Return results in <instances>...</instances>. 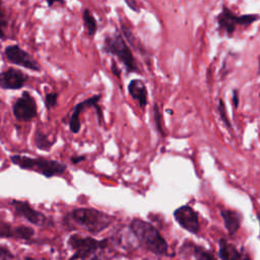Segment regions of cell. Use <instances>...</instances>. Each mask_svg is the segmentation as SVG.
<instances>
[{
    "mask_svg": "<svg viewBox=\"0 0 260 260\" xmlns=\"http://www.w3.org/2000/svg\"><path fill=\"white\" fill-rule=\"evenodd\" d=\"M114 219V216L95 208L81 207L68 212L64 217V223L70 228H81L96 235L109 228Z\"/></svg>",
    "mask_w": 260,
    "mask_h": 260,
    "instance_id": "6da1fadb",
    "label": "cell"
},
{
    "mask_svg": "<svg viewBox=\"0 0 260 260\" xmlns=\"http://www.w3.org/2000/svg\"><path fill=\"white\" fill-rule=\"evenodd\" d=\"M129 228L144 249L158 256L168 254V243L151 223L140 218H133Z\"/></svg>",
    "mask_w": 260,
    "mask_h": 260,
    "instance_id": "7a4b0ae2",
    "label": "cell"
},
{
    "mask_svg": "<svg viewBox=\"0 0 260 260\" xmlns=\"http://www.w3.org/2000/svg\"><path fill=\"white\" fill-rule=\"evenodd\" d=\"M102 49L103 52L117 57L128 73L139 71L138 64L132 54V51L121 32L116 31L114 34L107 35L104 39Z\"/></svg>",
    "mask_w": 260,
    "mask_h": 260,
    "instance_id": "3957f363",
    "label": "cell"
},
{
    "mask_svg": "<svg viewBox=\"0 0 260 260\" xmlns=\"http://www.w3.org/2000/svg\"><path fill=\"white\" fill-rule=\"evenodd\" d=\"M11 161L23 170L38 172L47 178L61 175L67 169L66 165L58 160L48 159L45 157H29L16 154L11 156Z\"/></svg>",
    "mask_w": 260,
    "mask_h": 260,
    "instance_id": "277c9868",
    "label": "cell"
},
{
    "mask_svg": "<svg viewBox=\"0 0 260 260\" xmlns=\"http://www.w3.org/2000/svg\"><path fill=\"white\" fill-rule=\"evenodd\" d=\"M68 245L71 249L75 250V253L69 260H101L98 252L108 246V240L98 241L90 237H82L75 234L69 237Z\"/></svg>",
    "mask_w": 260,
    "mask_h": 260,
    "instance_id": "5b68a950",
    "label": "cell"
},
{
    "mask_svg": "<svg viewBox=\"0 0 260 260\" xmlns=\"http://www.w3.org/2000/svg\"><path fill=\"white\" fill-rule=\"evenodd\" d=\"M258 19H259L258 14L237 15L229 7L223 5L221 12L216 16L217 29L220 34L223 32L228 37H233L237 25L249 26L253 22L257 21Z\"/></svg>",
    "mask_w": 260,
    "mask_h": 260,
    "instance_id": "8992f818",
    "label": "cell"
},
{
    "mask_svg": "<svg viewBox=\"0 0 260 260\" xmlns=\"http://www.w3.org/2000/svg\"><path fill=\"white\" fill-rule=\"evenodd\" d=\"M13 114L17 120L29 121L37 116V105L35 99L27 92L23 91L12 107Z\"/></svg>",
    "mask_w": 260,
    "mask_h": 260,
    "instance_id": "52a82bcc",
    "label": "cell"
},
{
    "mask_svg": "<svg viewBox=\"0 0 260 260\" xmlns=\"http://www.w3.org/2000/svg\"><path fill=\"white\" fill-rule=\"evenodd\" d=\"M176 221L187 232L197 234L200 229L198 213L189 205H183L174 211Z\"/></svg>",
    "mask_w": 260,
    "mask_h": 260,
    "instance_id": "ba28073f",
    "label": "cell"
},
{
    "mask_svg": "<svg viewBox=\"0 0 260 260\" xmlns=\"http://www.w3.org/2000/svg\"><path fill=\"white\" fill-rule=\"evenodd\" d=\"M4 53L6 58L13 64L20 65L24 68H27L34 71L40 70V65L32 58V56L29 55L27 52H25L23 49H21L17 45H11L6 47Z\"/></svg>",
    "mask_w": 260,
    "mask_h": 260,
    "instance_id": "9c48e42d",
    "label": "cell"
},
{
    "mask_svg": "<svg viewBox=\"0 0 260 260\" xmlns=\"http://www.w3.org/2000/svg\"><path fill=\"white\" fill-rule=\"evenodd\" d=\"M102 95L101 94H95L92 95L91 98H88L86 100H84L83 102H80L79 104H77L72 112V115L69 119V128L70 131L72 133H77L80 130V120H79V115L81 114V112L86 109V108H90L93 107L96 111V113L99 114V119L102 120L103 119V113H102V109L99 105V101L101 100Z\"/></svg>",
    "mask_w": 260,
    "mask_h": 260,
    "instance_id": "30bf717a",
    "label": "cell"
},
{
    "mask_svg": "<svg viewBox=\"0 0 260 260\" xmlns=\"http://www.w3.org/2000/svg\"><path fill=\"white\" fill-rule=\"evenodd\" d=\"M12 206L15 210V212L21 216L24 217L29 222L36 224V225H45L49 221L48 218L40 211L34 209L27 202L25 201H19V200H13Z\"/></svg>",
    "mask_w": 260,
    "mask_h": 260,
    "instance_id": "8fae6325",
    "label": "cell"
},
{
    "mask_svg": "<svg viewBox=\"0 0 260 260\" xmlns=\"http://www.w3.org/2000/svg\"><path fill=\"white\" fill-rule=\"evenodd\" d=\"M27 76L20 70L15 68H8L0 72V86L4 89H18L21 88Z\"/></svg>",
    "mask_w": 260,
    "mask_h": 260,
    "instance_id": "7c38bea8",
    "label": "cell"
},
{
    "mask_svg": "<svg viewBox=\"0 0 260 260\" xmlns=\"http://www.w3.org/2000/svg\"><path fill=\"white\" fill-rule=\"evenodd\" d=\"M218 245V254L221 260H251L244 249L238 250L236 246L229 243L224 239H220Z\"/></svg>",
    "mask_w": 260,
    "mask_h": 260,
    "instance_id": "4fadbf2b",
    "label": "cell"
},
{
    "mask_svg": "<svg viewBox=\"0 0 260 260\" xmlns=\"http://www.w3.org/2000/svg\"><path fill=\"white\" fill-rule=\"evenodd\" d=\"M128 91L140 108L143 109L147 105V89L141 79H132L128 84Z\"/></svg>",
    "mask_w": 260,
    "mask_h": 260,
    "instance_id": "5bb4252c",
    "label": "cell"
},
{
    "mask_svg": "<svg viewBox=\"0 0 260 260\" xmlns=\"http://www.w3.org/2000/svg\"><path fill=\"white\" fill-rule=\"evenodd\" d=\"M220 215L223 219L224 226L228 230L229 234L231 236L235 235L238 230L240 229L241 221H242V216L239 212L231 209H222L220 211Z\"/></svg>",
    "mask_w": 260,
    "mask_h": 260,
    "instance_id": "9a60e30c",
    "label": "cell"
},
{
    "mask_svg": "<svg viewBox=\"0 0 260 260\" xmlns=\"http://www.w3.org/2000/svg\"><path fill=\"white\" fill-rule=\"evenodd\" d=\"M82 18H83L84 25L87 29L88 36H90V37L94 36V34L98 29V23H96L94 16L91 13V11L89 9H84L82 12Z\"/></svg>",
    "mask_w": 260,
    "mask_h": 260,
    "instance_id": "2e32d148",
    "label": "cell"
},
{
    "mask_svg": "<svg viewBox=\"0 0 260 260\" xmlns=\"http://www.w3.org/2000/svg\"><path fill=\"white\" fill-rule=\"evenodd\" d=\"M35 144L38 148L44 149V150H49L51 146L54 144V140H50L49 137L44 134L41 131L36 132V137H35Z\"/></svg>",
    "mask_w": 260,
    "mask_h": 260,
    "instance_id": "e0dca14e",
    "label": "cell"
},
{
    "mask_svg": "<svg viewBox=\"0 0 260 260\" xmlns=\"http://www.w3.org/2000/svg\"><path fill=\"white\" fill-rule=\"evenodd\" d=\"M0 238H16V226L0 220Z\"/></svg>",
    "mask_w": 260,
    "mask_h": 260,
    "instance_id": "ac0fdd59",
    "label": "cell"
},
{
    "mask_svg": "<svg viewBox=\"0 0 260 260\" xmlns=\"http://www.w3.org/2000/svg\"><path fill=\"white\" fill-rule=\"evenodd\" d=\"M193 252L195 260H216V258L204 248L199 246H193Z\"/></svg>",
    "mask_w": 260,
    "mask_h": 260,
    "instance_id": "d6986e66",
    "label": "cell"
},
{
    "mask_svg": "<svg viewBox=\"0 0 260 260\" xmlns=\"http://www.w3.org/2000/svg\"><path fill=\"white\" fill-rule=\"evenodd\" d=\"M153 117H154V123H155V127L157 129V131L160 133L161 136H165V132H164V122H162V117H161V113L159 111V108L157 106V104H154L153 106Z\"/></svg>",
    "mask_w": 260,
    "mask_h": 260,
    "instance_id": "ffe728a7",
    "label": "cell"
},
{
    "mask_svg": "<svg viewBox=\"0 0 260 260\" xmlns=\"http://www.w3.org/2000/svg\"><path fill=\"white\" fill-rule=\"evenodd\" d=\"M217 109H218V114H219V118L221 119V121L224 123L225 127L231 129L232 128V125H231V122L228 118V115H226V110H225V106H224V103L221 99L218 100V106H217Z\"/></svg>",
    "mask_w": 260,
    "mask_h": 260,
    "instance_id": "44dd1931",
    "label": "cell"
},
{
    "mask_svg": "<svg viewBox=\"0 0 260 260\" xmlns=\"http://www.w3.org/2000/svg\"><path fill=\"white\" fill-rule=\"evenodd\" d=\"M57 99H58V93L57 92H50L46 94L45 98V104L48 110L54 108L57 105Z\"/></svg>",
    "mask_w": 260,
    "mask_h": 260,
    "instance_id": "7402d4cb",
    "label": "cell"
},
{
    "mask_svg": "<svg viewBox=\"0 0 260 260\" xmlns=\"http://www.w3.org/2000/svg\"><path fill=\"white\" fill-rule=\"evenodd\" d=\"M5 26H6V21H5V17H4V12L1 8V0H0V39L5 38V34H4Z\"/></svg>",
    "mask_w": 260,
    "mask_h": 260,
    "instance_id": "603a6c76",
    "label": "cell"
},
{
    "mask_svg": "<svg viewBox=\"0 0 260 260\" xmlns=\"http://www.w3.org/2000/svg\"><path fill=\"white\" fill-rule=\"evenodd\" d=\"M13 258L11 252L3 246H0V260H11Z\"/></svg>",
    "mask_w": 260,
    "mask_h": 260,
    "instance_id": "cb8c5ba5",
    "label": "cell"
},
{
    "mask_svg": "<svg viewBox=\"0 0 260 260\" xmlns=\"http://www.w3.org/2000/svg\"><path fill=\"white\" fill-rule=\"evenodd\" d=\"M126 4L133 10V11H139V8H137V3L135 0H124Z\"/></svg>",
    "mask_w": 260,
    "mask_h": 260,
    "instance_id": "d4e9b609",
    "label": "cell"
},
{
    "mask_svg": "<svg viewBox=\"0 0 260 260\" xmlns=\"http://www.w3.org/2000/svg\"><path fill=\"white\" fill-rule=\"evenodd\" d=\"M233 104L236 108L239 106V91L237 89L233 90Z\"/></svg>",
    "mask_w": 260,
    "mask_h": 260,
    "instance_id": "484cf974",
    "label": "cell"
},
{
    "mask_svg": "<svg viewBox=\"0 0 260 260\" xmlns=\"http://www.w3.org/2000/svg\"><path fill=\"white\" fill-rule=\"evenodd\" d=\"M111 69H112V71H113V74L116 75V76L119 78V77H120V70H119V68H118V66H117V64H116V62H113V63H112Z\"/></svg>",
    "mask_w": 260,
    "mask_h": 260,
    "instance_id": "4316f807",
    "label": "cell"
},
{
    "mask_svg": "<svg viewBox=\"0 0 260 260\" xmlns=\"http://www.w3.org/2000/svg\"><path fill=\"white\" fill-rule=\"evenodd\" d=\"M55 3H60V4H64L65 1L64 0H47V4L48 6H53Z\"/></svg>",
    "mask_w": 260,
    "mask_h": 260,
    "instance_id": "83f0119b",
    "label": "cell"
},
{
    "mask_svg": "<svg viewBox=\"0 0 260 260\" xmlns=\"http://www.w3.org/2000/svg\"><path fill=\"white\" fill-rule=\"evenodd\" d=\"M84 157H85V156H83V155H82V156H81V155H79V156H73V157H71V161H72L73 164H77V162L83 160Z\"/></svg>",
    "mask_w": 260,
    "mask_h": 260,
    "instance_id": "f1b7e54d",
    "label": "cell"
},
{
    "mask_svg": "<svg viewBox=\"0 0 260 260\" xmlns=\"http://www.w3.org/2000/svg\"><path fill=\"white\" fill-rule=\"evenodd\" d=\"M25 260H36V259H34V258H30V257H27V258H25Z\"/></svg>",
    "mask_w": 260,
    "mask_h": 260,
    "instance_id": "f546056e",
    "label": "cell"
}]
</instances>
